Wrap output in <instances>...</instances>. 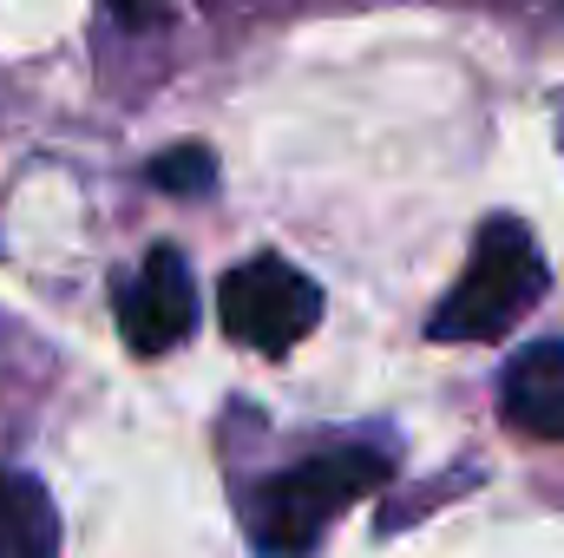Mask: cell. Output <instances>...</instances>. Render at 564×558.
Instances as JSON below:
<instances>
[{
    "label": "cell",
    "mask_w": 564,
    "mask_h": 558,
    "mask_svg": "<svg viewBox=\"0 0 564 558\" xmlns=\"http://www.w3.org/2000/svg\"><path fill=\"white\" fill-rule=\"evenodd\" d=\"M394 473V460L381 447H328L302 466L276 473L263 493H257V513H250V533L270 558H302L322 546V533L368 493H381Z\"/></svg>",
    "instance_id": "6da1fadb"
},
{
    "label": "cell",
    "mask_w": 564,
    "mask_h": 558,
    "mask_svg": "<svg viewBox=\"0 0 564 558\" xmlns=\"http://www.w3.org/2000/svg\"><path fill=\"white\" fill-rule=\"evenodd\" d=\"M539 296H545V257H539L532 230L519 217H492L479 230L473 264L433 309L426 335L433 342H499L506 329H519V315L539 309Z\"/></svg>",
    "instance_id": "7a4b0ae2"
},
{
    "label": "cell",
    "mask_w": 564,
    "mask_h": 558,
    "mask_svg": "<svg viewBox=\"0 0 564 558\" xmlns=\"http://www.w3.org/2000/svg\"><path fill=\"white\" fill-rule=\"evenodd\" d=\"M315 315H322V289L302 277L295 264H282V257H250L217 289L224 335L243 342V348H263V355L295 348L315 329Z\"/></svg>",
    "instance_id": "3957f363"
},
{
    "label": "cell",
    "mask_w": 564,
    "mask_h": 558,
    "mask_svg": "<svg viewBox=\"0 0 564 558\" xmlns=\"http://www.w3.org/2000/svg\"><path fill=\"white\" fill-rule=\"evenodd\" d=\"M197 322V289L177 250H151L139 264V277L119 289V329L139 355H164L191 335Z\"/></svg>",
    "instance_id": "277c9868"
},
{
    "label": "cell",
    "mask_w": 564,
    "mask_h": 558,
    "mask_svg": "<svg viewBox=\"0 0 564 558\" xmlns=\"http://www.w3.org/2000/svg\"><path fill=\"white\" fill-rule=\"evenodd\" d=\"M499 415L532 440H564V342H539L512 362Z\"/></svg>",
    "instance_id": "5b68a950"
},
{
    "label": "cell",
    "mask_w": 564,
    "mask_h": 558,
    "mask_svg": "<svg viewBox=\"0 0 564 558\" xmlns=\"http://www.w3.org/2000/svg\"><path fill=\"white\" fill-rule=\"evenodd\" d=\"M53 552V513L40 486L0 473V558H46Z\"/></svg>",
    "instance_id": "8992f818"
},
{
    "label": "cell",
    "mask_w": 564,
    "mask_h": 558,
    "mask_svg": "<svg viewBox=\"0 0 564 558\" xmlns=\"http://www.w3.org/2000/svg\"><path fill=\"white\" fill-rule=\"evenodd\" d=\"M158 191H171V197H191V191H204L210 178H217V158L204 151V144H177V151H164V158H151V171H144Z\"/></svg>",
    "instance_id": "52a82bcc"
},
{
    "label": "cell",
    "mask_w": 564,
    "mask_h": 558,
    "mask_svg": "<svg viewBox=\"0 0 564 558\" xmlns=\"http://www.w3.org/2000/svg\"><path fill=\"white\" fill-rule=\"evenodd\" d=\"M106 7H112L126 26H151V20L164 13V0H106Z\"/></svg>",
    "instance_id": "ba28073f"
}]
</instances>
